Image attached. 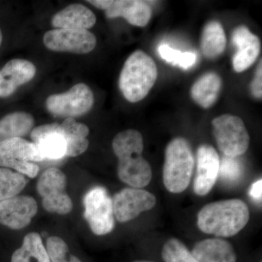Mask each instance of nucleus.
Returning <instances> with one entry per match:
<instances>
[{"mask_svg":"<svg viewBox=\"0 0 262 262\" xmlns=\"http://www.w3.org/2000/svg\"><path fill=\"white\" fill-rule=\"evenodd\" d=\"M242 164L236 158L224 157L220 161V174L221 178L228 182H237L242 178Z\"/></svg>","mask_w":262,"mask_h":262,"instance_id":"nucleus-28","label":"nucleus"},{"mask_svg":"<svg viewBox=\"0 0 262 262\" xmlns=\"http://www.w3.org/2000/svg\"><path fill=\"white\" fill-rule=\"evenodd\" d=\"M221 86L222 80L217 74L213 72L205 74L193 84L191 96L201 107L208 108L216 101Z\"/></svg>","mask_w":262,"mask_h":262,"instance_id":"nucleus-18","label":"nucleus"},{"mask_svg":"<svg viewBox=\"0 0 262 262\" xmlns=\"http://www.w3.org/2000/svg\"><path fill=\"white\" fill-rule=\"evenodd\" d=\"M34 119L31 114L15 112L0 120V142L13 138H21L32 130Z\"/></svg>","mask_w":262,"mask_h":262,"instance_id":"nucleus-19","label":"nucleus"},{"mask_svg":"<svg viewBox=\"0 0 262 262\" xmlns=\"http://www.w3.org/2000/svg\"><path fill=\"white\" fill-rule=\"evenodd\" d=\"M67 184V177L59 169L51 168L43 172L37 181V191L46 211L60 215L72 211L73 203L65 192Z\"/></svg>","mask_w":262,"mask_h":262,"instance_id":"nucleus-6","label":"nucleus"},{"mask_svg":"<svg viewBox=\"0 0 262 262\" xmlns=\"http://www.w3.org/2000/svg\"><path fill=\"white\" fill-rule=\"evenodd\" d=\"M34 144L44 160H59L65 156L67 141L63 132L48 134Z\"/></svg>","mask_w":262,"mask_h":262,"instance_id":"nucleus-23","label":"nucleus"},{"mask_svg":"<svg viewBox=\"0 0 262 262\" xmlns=\"http://www.w3.org/2000/svg\"><path fill=\"white\" fill-rule=\"evenodd\" d=\"M36 67L27 60H10L0 70V98L9 97L36 75Z\"/></svg>","mask_w":262,"mask_h":262,"instance_id":"nucleus-13","label":"nucleus"},{"mask_svg":"<svg viewBox=\"0 0 262 262\" xmlns=\"http://www.w3.org/2000/svg\"><path fill=\"white\" fill-rule=\"evenodd\" d=\"M0 166L5 168L14 169L17 173L27 176L32 179L37 177L39 170L38 165L32 162L5 157H0Z\"/></svg>","mask_w":262,"mask_h":262,"instance_id":"nucleus-29","label":"nucleus"},{"mask_svg":"<svg viewBox=\"0 0 262 262\" xmlns=\"http://www.w3.org/2000/svg\"><path fill=\"white\" fill-rule=\"evenodd\" d=\"M94 103V95L87 84H75L68 91L53 94L46 100V108L55 117H80L89 113Z\"/></svg>","mask_w":262,"mask_h":262,"instance_id":"nucleus-8","label":"nucleus"},{"mask_svg":"<svg viewBox=\"0 0 262 262\" xmlns=\"http://www.w3.org/2000/svg\"><path fill=\"white\" fill-rule=\"evenodd\" d=\"M43 42L51 51L86 54L96 48L97 41L89 30L57 29L46 32Z\"/></svg>","mask_w":262,"mask_h":262,"instance_id":"nucleus-9","label":"nucleus"},{"mask_svg":"<svg viewBox=\"0 0 262 262\" xmlns=\"http://www.w3.org/2000/svg\"><path fill=\"white\" fill-rule=\"evenodd\" d=\"M84 218L96 235L110 233L115 228L113 199L102 187L90 189L84 196Z\"/></svg>","mask_w":262,"mask_h":262,"instance_id":"nucleus-7","label":"nucleus"},{"mask_svg":"<svg viewBox=\"0 0 262 262\" xmlns=\"http://www.w3.org/2000/svg\"><path fill=\"white\" fill-rule=\"evenodd\" d=\"M158 51L161 58L165 61L173 65H178L184 70L190 68L196 63V55L191 52L182 53L167 45L160 46Z\"/></svg>","mask_w":262,"mask_h":262,"instance_id":"nucleus-27","label":"nucleus"},{"mask_svg":"<svg viewBox=\"0 0 262 262\" xmlns=\"http://www.w3.org/2000/svg\"><path fill=\"white\" fill-rule=\"evenodd\" d=\"M227 45L225 30L220 22H209L203 29L201 37V50L209 59L220 56L225 51Z\"/></svg>","mask_w":262,"mask_h":262,"instance_id":"nucleus-20","label":"nucleus"},{"mask_svg":"<svg viewBox=\"0 0 262 262\" xmlns=\"http://www.w3.org/2000/svg\"><path fill=\"white\" fill-rule=\"evenodd\" d=\"M250 213L245 202L226 200L209 203L198 215V226L202 232L217 237H232L241 232L249 221Z\"/></svg>","mask_w":262,"mask_h":262,"instance_id":"nucleus-2","label":"nucleus"},{"mask_svg":"<svg viewBox=\"0 0 262 262\" xmlns=\"http://www.w3.org/2000/svg\"><path fill=\"white\" fill-rule=\"evenodd\" d=\"M37 202L30 196H15L0 201V224L12 229L27 227L37 213Z\"/></svg>","mask_w":262,"mask_h":262,"instance_id":"nucleus-11","label":"nucleus"},{"mask_svg":"<svg viewBox=\"0 0 262 262\" xmlns=\"http://www.w3.org/2000/svg\"><path fill=\"white\" fill-rule=\"evenodd\" d=\"M114 152L118 158L117 175L121 182L131 187H145L152 177L149 163L142 154L144 140L138 130H126L119 133L113 141Z\"/></svg>","mask_w":262,"mask_h":262,"instance_id":"nucleus-1","label":"nucleus"},{"mask_svg":"<svg viewBox=\"0 0 262 262\" xmlns=\"http://www.w3.org/2000/svg\"><path fill=\"white\" fill-rule=\"evenodd\" d=\"M94 12L82 4H72L53 15L51 23L58 29L89 30L96 24Z\"/></svg>","mask_w":262,"mask_h":262,"instance_id":"nucleus-16","label":"nucleus"},{"mask_svg":"<svg viewBox=\"0 0 262 262\" xmlns=\"http://www.w3.org/2000/svg\"><path fill=\"white\" fill-rule=\"evenodd\" d=\"M232 42L237 48L232 64L234 71L239 73L248 70L257 59L261 44L257 36L253 34L245 26H239L234 29Z\"/></svg>","mask_w":262,"mask_h":262,"instance_id":"nucleus-14","label":"nucleus"},{"mask_svg":"<svg viewBox=\"0 0 262 262\" xmlns=\"http://www.w3.org/2000/svg\"><path fill=\"white\" fill-rule=\"evenodd\" d=\"M27 183L22 174L0 168V201L18 195L26 187Z\"/></svg>","mask_w":262,"mask_h":262,"instance_id":"nucleus-24","label":"nucleus"},{"mask_svg":"<svg viewBox=\"0 0 262 262\" xmlns=\"http://www.w3.org/2000/svg\"><path fill=\"white\" fill-rule=\"evenodd\" d=\"M3 33H2L1 29H0V47H1L2 43H3Z\"/></svg>","mask_w":262,"mask_h":262,"instance_id":"nucleus-35","label":"nucleus"},{"mask_svg":"<svg viewBox=\"0 0 262 262\" xmlns=\"http://www.w3.org/2000/svg\"><path fill=\"white\" fill-rule=\"evenodd\" d=\"M196 158L198 167L194 190L198 195L205 196L210 192L218 179L220 156L213 146L203 144L198 148Z\"/></svg>","mask_w":262,"mask_h":262,"instance_id":"nucleus-12","label":"nucleus"},{"mask_svg":"<svg viewBox=\"0 0 262 262\" xmlns=\"http://www.w3.org/2000/svg\"><path fill=\"white\" fill-rule=\"evenodd\" d=\"M165 262H198L192 253L178 239H168L162 249Z\"/></svg>","mask_w":262,"mask_h":262,"instance_id":"nucleus-25","label":"nucleus"},{"mask_svg":"<svg viewBox=\"0 0 262 262\" xmlns=\"http://www.w3.org/2000/svg\"><path fill=\"white\" fill-rule=\"evenodd\" d=\"M46 250L51 262H82L77 256L70 254L65 241L56 236L47 239Z\"/></svg>","mask_w":262,"mask_h":262,"instance_id":"nucleus-26","label":"nucleus"},{"mask_svg":"<svg viewBox=\"0 0 262 262\" xmlns=\"http://www.w3.org/2000/svg\"><path fill=\"white\" fill-rule=\"evenodd\" d=\"M194 159L191 146L183 138L173 139L165 149L163 183L170 192H184L189 186Z\"/></svg>","mask_w":262,"mask_h":262,"instance_id":"nucleus-4","label":"nucleus"},{"mask_svg":"<svg viewBox=\"0 0 262 262\" xmlns=\"http://www.w3.org/2000/svg\"><path fill=\"white\" fill-rule=\"evenodd\" d=\"M53 132H63L60 124L53 122V123L46 124V125L35 127L31 133V138H32L33 143H35L42 136Z\"/></svg>","mask_w":262,"mask_h":262,"instance_id":"nucleus-32","label":"nucleus"},{"mask_svg":"<svg viewBox=\"0 0 262 262\" xmlns=\"http://www.w3.org/2000/svg\"><path fill=\"white\" fill-rule=\"evenodd\" d=\"M65 139H85L89 136V127L83 123L76 122L74 118H67L61 124Z\"/></svg>","mask_w":262,"mask_h":262,"instance_id":"nucleus-30","label":"nucleus"},{"mask_svg":"<svg viewBox=\"0 0 262 262\" xmlns=\"http://www.w3.org/2000/svg\"><path fill=\"white\" fill-rule=\"evenodd\" d=\"M262 62L260 60L256 71L254 79L251 82V92L255 97L261 98L262 96Z\"/></svg>","mask_w":262,"mask_h":262,"instance_id":"nucleus-33","label":"nucleus"},{"mask_svg":"<svg viewBox=\"0 0 262 262\" xmlns=\"http://www.w3.org/2000/svg\"><path fill=\"white\" fill-rule=\"evenodd\" d=\"M158 75L154 60L144 51H136L124 63L119 78V88L127 101L139 102L149 94Z\"/></svg>","mask_w":262,"mask_h":262,"instance_id":"nucleus-3","label":"nucleus"},{"mask_svg":"<svg viewBox=\"0 0 262 262\" xmlns=\"http://www.w3.org/2000/svg\"><path fill=\"white\" fill-rule=\"evenodd\" d=\"M213 134L220 151L229 158L244 155L249 146L250 137L239 117L223 115L212 121Z\"/></svg>","mask_w":262,"mask_h":262,"instance_id":"nucleus-5","label":"nucleus"},{"mask_svg":"<svg viewBox=\"0 0 262 262\" xmlns=\"http://www.w3.org/2000/svg\"><path fill=\"white\" fill-rule=\"evenodd\" d=\"M262 180L256 181V182L253 183L250 189L249 194L253 199L255 201H259L261 200V192H262Z\"/></svg>","mask_w":262,"mask_h":262,"instance_id":"nucleus-34","label":"nucleus"},{"mask_svg":"<svg viewBox=\"0 0 262 262\" xmlns=\"http://www.w3.org/2000/svg\"><path fill=\"white\" fill-rule=\"evenodd\" d=\"M11 262H51L40 235L37 232L27 234L22 246L12 255Z\"/></svg>","mask_w":262,"mask_h":262,"instance_id":"nucleus-21","label":"nucleus"},{"mask_svg":"<svg viewBox=\"0 0 262 262\" xmlns=\"http://www.w3.org/2000/svg\"><path fill=\"white\" fill-rule=\"evenodd\" d=\"M0 157L23 160L32 163L44 160L37 145L22 138H13L0 142Z\"/></svg>","mask_w":262,"mask_h":262,"instance_id":"nucleus-22","label":"nucleus"},{"mask_svg":"<svg viewBox=\"0 0 262 262\" xmlns=\"http://www.w3.org/2000/svg\"><path fill=\"white\" fill-rule=\"evenodd\" d=\"M104 11L108 18L122 17L131 25L139 27L147 25L152 14L147 2L140 0H110Z\"/></svg>","mask_w":262,"mask_h":262,"instance_id":"nucleus-15","label":"nucleus"},{"mask_svg":"<svg viewBox=\"0 0 262 262\" xmlns=\"http://www.w3.org/2000/svg\"><path fill=\"white\" fill-rule=\"evenodd\" d=\"M198 262H236L237 255L228 241L220 238L204 239L194 245L192 251Z\"/></svg>","mask_w":262,"mask_h":262,"instance_id":"nucleus-17","label":"nucleus"},{"mask_svg":"<svg viewBox=\"0 0 262 262\" xmlns=\"http://www.w3.org/2000/svg\"><path fill=\"white\" fill-rule=\"evenodd\" d=\"M67 149L65 156L77 157L82 155L89 146V141L87 139H66Z\"/></svg>","mask_w":262,"mask_h":262,"instance_id":"nucleus-31","label":"nucleus"},{"mask_svg":"<svg viewBox=\"0 0 262 262\" xmlns=\"http://www.w3.org/2000/svg\"><path fill=\"white\" fill-rule=\"evenodd\" d=\"M134 262H152V261H136Z\"/></svg>","mask_w":262,"mask_h":262,"instance_id":"nucleus-36","label":"nucleus"},{"mask_svg":"<svg viewBox=\"0 0 262 262\" xmlns=\"http://www.w3.org/2000/svg\"><path fill=\"white\" fill-rule=\"evenodd\" d=\"M114 215L121 223L130 222L142 212L152 209L156 205L154 194L139 188H125L113 198Z\"/></svg>","mask_w":262,"mask_h":262,"instance_id":"nucleus-10","label":"nucleus"}]
</instances>
